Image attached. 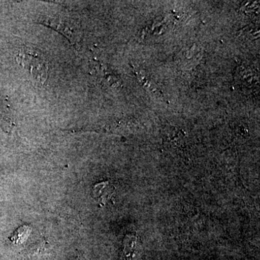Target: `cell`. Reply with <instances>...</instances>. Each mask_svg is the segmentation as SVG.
Masks as SVG:
<instances>
[{
  "mask_svg": "<svg viewBox=\"0 0 260 260\" xmlns=\"http://www.w3.org/2000/svg\"><path fill=\"white\" fill-rule=\"evenodd\" d=\"M239 83L241 85H244L246 88H251L256 87L259 84L257 75L254 73L252 70L249 68H239V72L238 73Z\"/></svg>",
  "mask_w": 260,
  "mask_h": 260,
  "instance_id": "cell-4",
  "label": "cell"
},
{
  "mask_svg": "<svg viewBox=\"0 0 260 260\" xmlns=\"http://www.w3.org/2000/svg\"><path fill=\"white\" fill-rule=\"evenodd\" d=\"M115 192V187L109 181H103L93 186V197L99 204L104 206L110 201Z\"/></svg>",
  "mask_w": 260,
  "mask_h": 260,
  "instance_id": "cell-3",
  "label": "cell"
},
{
  "mask_svg": "<svg viewBox=\"0 0 260 260\" xmlns=\"http://www.w3.org/2000/svg\"><path fill=\"white\" fill-rule=\"evenodd\" d=\"M16 60L24 69L28 70L32 79L43 84L48 78V64L44 56L37 49L23 47L16 56Z\"/></svg>",
  "mask_w": 260,
  "mask_h": 260,
  "instance_id": "cell-1",
  "label": "cell"
},
{
  "mask_svg": "<svg viewBox=\"0 0 260 260\" xmlns=\"http://www.w3.org/2000/svg\"><path fill=\"white\" fill-rule=\"evenodd\" d=\"M41 23L62 34L73 45L77 46L79 44L82 36L79 27L69 19L60 17L47 18L43 19Z\"/></svg>",
  "mask_w": 260,
  "mask_h": 260,
  "instance_id": "cell-2",
  "label": "cell"
}]
</instances>
